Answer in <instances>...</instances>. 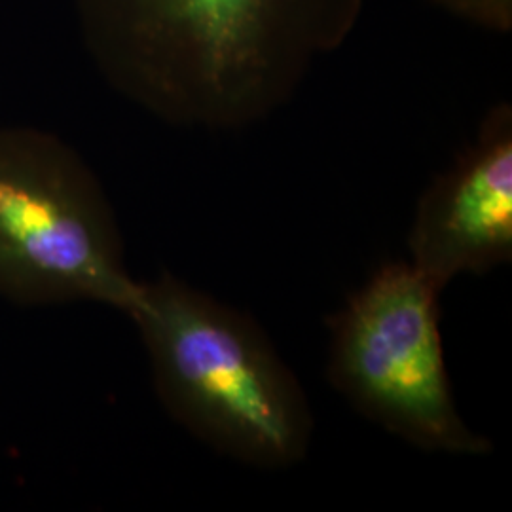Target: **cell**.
<instances>
[{
    "label": "cell",
    "instance_id": "1",
    "mask_svg": "<svg viewBox=\"0 0 512 512\" xmlns=\"http://www.w3.org/2000/svg\"><path fill=\"white\" fill-rule=\"evenodd\" d=\"M110 86L173 126L238 129L293 99L344 48L365 0H74Z\"/></svg>",
    "mask_w": 512,
    "mask_h": 512
},
{
    "label": "cell",
    "instance_id": "2",
    "mask_svg": "<svg viewBox=\"0 0 512 512\" xmlns=\"http://www.w3.org/2000/svg\"><path fill=\"white\" fill-rule=\"evenodd\" d=\"M128 317L160 401L192 435L256 467H291L306 456V393L249 315L164 272L143 281Z\"/></svg>",
    "mask_w": 512,
    "mask_h": 512
},
{
    "label": "cell",
    "instance_id": "3",
    "mask_svg": "<svg viewBox=\"0 0 512 512\" xmlns=\"http://www.w3.org/2000/svg\"><path fill=\"white\" fill-rule=\"evenodd\" d=\"M141 287L84 158L50 131L0 126V298L95 302L129 315Z\"/></svg>",
    "mask_w": 512,
    "mask_h": 512
},
{
    "label": "cell",
    "instance_id": "4",
    "mask_svg": "<svg viewBox=\"0 0 512 512\" xmlns=\"http://www.w3.org/2000/svg\"><path fill=\"white\" fill-rule=\"evenodd\" d=\"M440 293L410 262L382 266L330 321V382L368 420L412 446L480 456L492 444L454 401Z\"/></svg>",
    "mask_w": 512,
    "mask_h": 512
},
{
    "label": "cell",
    "instance_id": "5",
    "mask_svg": "<svg viewBox=\"0 0 512 512\" xmlns=\"http://www.w3.org/2000/svg\"><path fill=\"white\" fill-rule=\"evenodd\" d=\"M410 264L442 291L512 260V107L486 112L475 141L421 196Z\"/></svg>",
    "mask_w": 512,
    "mask_h": 512
},
{
    "label": "cell",
    "instance_id": "6",
    "mask_svg": "<svg viewBox=\"0 0 512 512\" xmlns=\"http://www.w3.org/2000/svg\"><path fill=\"white\" fill-rule=\"evenodd\" d=\"M450 16L497 35L512 33V0H427Z\"/></svg>",
    "mask_w": 512,
    "mask_h": 512
}]
</instances>
